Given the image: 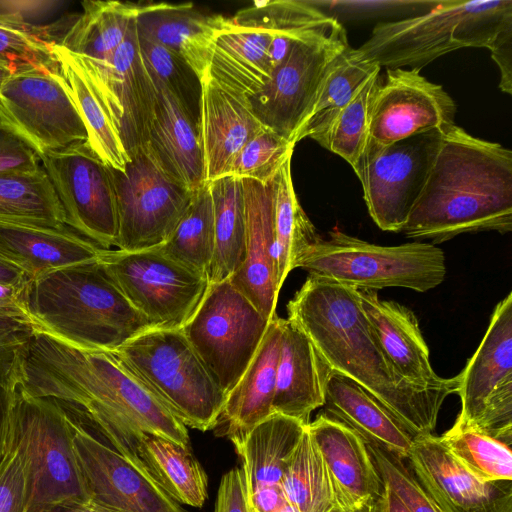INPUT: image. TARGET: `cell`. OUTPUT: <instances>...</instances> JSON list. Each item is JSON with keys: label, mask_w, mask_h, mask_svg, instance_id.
Masks as SVG:
<instances>
[{"label": "cell", "mask_w": 512, "mask_h": 512, "mask_svg": "<svg viewBox=\"0 0 512 512\" xmlns=\"http://www.w3.org/2000/svg\"><path fill=\"white\" fill-rule=\"evenodd\" d=\"M41 166L39 155L20 137L0 124V173Z\"/></svg>", "instance_id": "cell-51"}, {"label": "cell", "mask_w": 512, "mask_h": 512, "mask_svg": "<svg viewBox=\"0 0 512 512\" xmlns=\"http://www.w3.org/2000/svg\"><path fill=\"white\" fill-rule=\"evenodd\" d=\"M440 438L455 459L478 480L512 481L511 446L482 432L456 425Z\"/></svg>", "instance_id": "cell-43"}, {"label": "cell", "mask_w": 512, "mask_h": 512, "mask_svg": "<svg viewBox=\"0 0 512 512\" xmlns=\"http://www.w3.org/2000/svg\"><path fill=\"white\" fill-rule=\"evenodd\" d=\"M331 372L303 330L291 319H283L273 413L308 425L311 413L324 405Z\"/></svg>", "instance_id": "cell-28"}, {"label": "cell", "mask_w": 512, "mask_h": 512, "mask_svg": "<svg viewBox=\"0 0 512 512\" xmlns=\"http://www.w3.org/2000/svg\"><path fill=\"white\" fill-rule=\"evenodd\" d=\"M274 36L223 17L214 34L203 77L248 103L275 69L270 53Z\"/></svg>", "instance_id": "cell-25"}, {"label": "cell", "mask_w": 512, "mask_h": 512, "mask_svg": "<svg viewBox=\"0 0 512 512\" xmlns=\"http://www.w3.org/2000/svg\"><path fill=\"white\" fill-rule=\"evenodd\" d=\"M60 512H114L107 507L89 499L85 502L70 506Z\"/></svg>", "instance_id": "cell-57"}, {"label": "cell", "mask_w": 512, "mask_h": 512, "mask_svg": "<svg viewBox=\"0 0 512 512\" xmlns=\"http://www.w3.org/2000/svg\"><path fill=\"white\" fill-rule=\"evenodd\" d=\"M348 46L346 31L339 22L297 40L266 85L248 99L256 119L296 145L295 136L328 67Z\"/></svg>", "instance_id": "cell-13"}, {"label": "cell", "mask_w": 512, "mask_h": 512, "mask_svg": "<svg viewBox=\"0 0 512 512\" xmlns=\"http://www.w3.org/2000/svg\"><path fill=\"white\" fill-rule=\"evenodd\" d=\"M245 204V259L230 278L269 321L276 316L277 286L274 178L267 183L242 179Z\"/></svg>", "instance_id": "cell-21"}, {"label": "cell", "mask_w": 512, "mask_h": 512, "mask_svg": "<svg viewBox=\"0 0 512 512\" xmlns=\"http://www.w3.org/2000/svg\"><path fill=\"white\" fill-rule=\"evenodd\" d=\"M379 77V72L370 77L317 142L347 161L356 174L367 144L370 99Z\"/></svg>", "instance_id": "cell-45"}, {"label": "cell", "mask_w": 512, "mask_h": 512, "mask_svg": "<svg viewBox=\"0 0 512 512\" xmlns=\"http://www.w3.org/2000/svg\"><path fill=\"white\" fill-rule=\"evenodd\" d=\"M112 353L186 427H215L225 395L182 329L146 330Z\"/></svg>", "instance_id": "cell-8"}, {"label": "cell", "mask_w": 512, "mask_h": 512, "mask_svg": "<svg viewBox=\"0 0 512 512\" xmlns=\"http://www.w3.org/2000/svg\"><path fill=\"white\" fill-rule=\"evenodd\" d=\"M362 308L397 374L420 389L457 392L458 375L443 378L430 362L428 346L415 314L393 300H381L377 291L358 289Z\"/></svg>", "instance_id": "cell-22"}, {"label": "cell", "mask_w": 512, "mask_h": 512, "mask_svg": "<svg viewBox=\"0 0 512 512\" xmlns=\"http://www.w3.org/2000/svg\"><path fill=\"white\" fill-rule=\"evenodd\" d=\"M15 386L0 380V464L9 447Z\"/></svg>", "instance_id": "cell-53"}, {"label": "cell", "mask_w": 512, "mask_h": 512, "mask_svg": "<svg viewBox=\"0 0 512 512\" xmlns=\"http://www.w3.org/2000/svg\"><path fill=\"white\" fill-rule=\"evenodd\" d=\"M281 488L286 503L296 512H341L329 470L308 425L287 462Z\"/></svg>", "instance_id": "cell-38"}, {"label": "cell", "mask_w": 512, "mask_h": 512, "mask_svg": "<svg viewBox=\"0 0 512 512\" xmlns=\"http://www.w3.org/2000/svg\"><path fill=\"white\" fill-rule=\"evenodd\" d=\"M454 423L512 443V293L495 307L477 350L458 374Z\"/></svg>", "instance_id": "cell-11"}, {"label": "cell", "mask_w": 512, "mask_h": 512, "mask_svg": "<svg viewBox=\"0 0 512 512\" xmlns=\"http://www.w3.org/2000/svg\"><path fill=\"white\" fill-rule=\"evenodd\" d=\"M25 309L38 331L89 351L113 352L152 329L98 259L30 280Z\"/></svg>", "instance_id": "cell-4"}, {"label": "cell", "mask_w": 512, "mask_h": 512, "mask_svg": "<svg viewBox=\"0 0 512 512\" xmlns=\"http://www.w3.org/2000/svg\"><path fill=\"white\" fill-rule=\"evenodd\" d=\"M110 169L118 212L115 246L123 251L159 247L176 228L195 191L164 174L146 146L129 156L123 170Z\"/></svg>", "instance_id": "cell-12"}, {"label": "cell", "mask_w": 512, "mask_h": 512, "mask_svg": "<svg viewBox=\"0 0 512 512\" xmlns=\"http://www.w3.org/2000/svg\"><path fill=\"white\" fill-rule=\"evenodd\" d=\"M73 57L104 108L128 157L145 147L154 115L156 88L139 53L135 17L123 43L107 60Z\"/></svg>", "instance_id": "cell-17"}, {"label": "cell", "mask_w": 512, "mask_h": 512, "mask_svg": "<svg viewBox=\"0 0 512 512\" xmlns=\"http://www.w3.org/2000/svg\"><path fill=\"white\" fill-rule=\"evenodd\" d=\"M269 322L227 279L209 283L182 331L226 395L248 368Z\"/></svg>", "instance_id": "cell-9"}, {"label": "cell", "mask_w": 512, "mask_h": 512, "mask_svg": "<svg viewBox=\"0 0 512 512\" xmlns=\"http://www.w3.org/2000/svg\"><path fill=\"white\" fill-rule=\"evenodd\" d=\"M381 67L350 45L328 67L314 101L302 122L295 143L311 138L318 142L338 114Z\"/></svg>", "instance_id": "cell-33"}, {"label": "cell", "mask_w": 512, "mask_h": 512, "mask_svg": "<svg viewBox=\"0 0 512 512\" xmlns=\"http://www.w3.org/2000/svg\"><path fill=\"white\" fill-rule=\"evenodd\" d=\"M199 128L204 155L205 182L227 176L242 147L263 125L248 103L210 79H201Z\"/></svg>", "instance_id": "cell-29"}, {"label": "cell", "mask_w": 512, "mask_h": 512, "mask_svg": "<svg viewBox=\"0 0 512 512\" xmlns=\"http://www.w3.org/2000/svg\"><path fill=\"white\" fill-rule=\"evenodd\" d=\"M292 158V157H291ZM291 158L274 177L277 286L281 289L302 254L320 237L302 209L292 182Z\"/></svg>", "instance_id": "cell-40"}, {"label": "cell", "mask_w": 512, "mask_h": 512, "mask_svg": "<svg viewBox=\"0 0 512 512\" xmlns=\"http://www.w3.org/2000/svg\"><path fill=\"white\" fill-rule=\"evenodd\" d=\"M0 124L38 155L87 142V132L61 72L11 74L0 87Z\"/></svg>", "instance_id": "cell-14"}, {"label": "cell", "mask_w": 512, "mask_h": 512, "mask_svg": "<svg viewBox=\"0 0 512 512\" xmlns=\"http://www.w3.org/2000/svg\"><path fill=\"white\" fill-rule=\"evenodd\" d=\"M308 429L327 465L341 511L375 502L383 484L363 438L323 413Z\"/></svg>", "instance_id": "cell-27"}, {"label": "cell", "mask_w": 512, "mask_h": 512, "mask_svg": "<svg viewBox=\"0 0 512 512\" xmlns=\"http://www.w3.org/2000/svg\"><path fill=\"white\" fill-rule=\"evenodd\" d=\"M26 506L24 455L10 432L9 447L0 464V512H26Z\"/></svg>", "instance_id": "cell-49"}, {"label": "cell", "mask_w": 512, "mask_h": 512, "mask_svg": "<svg viewBox=\"0 0 512 512\" xmlns=\"http://www.w3.org/2000/svg\"><path fill=\"white\" fill-rule=\"evenodd\" d=\"M11 435L24 455L26 512H60L89 500L73 444V419L57 401L15 386Z\"/></svg>", "instance_id": "cell-6"}, {"label": "cell", "mask_w": 512, "mask_h": 512, "mask_svg": "<svg viewBox=\"0 0 512 512\" xmlns=\"http://www.w3.org/2000/svg\"><path fill=\"white\" fill-rule=\"evenodd\" d=\"M444 130L395 142L366 161L357 175L369 215L383 231L401 232L441 144Z\"/></svg>", "instance_id": "cell-18"}, {"label": "cell", "mask_w": 512, "mask_h": 512, "mask_svg": "<svg viewBox=\"0 0 512 512\" xmlns=\"http://www.w3.org/2000/svg\"><path fill=\"white\" fill-rule=\"evenodd\" d=\"M375 504H376V501L375 502H368V503H365V504H363L360 507H357L355 509L347 510V511H341V512H376Z\"/></svg>", "instance_id": "cell-58"}, {"label": "cell", "mask_w": 512, "mask_h": 512, "mask_svg": "<svg viewBox=\"0 0 512 512\" xmlns=\"http://www.w3.org/2000/svg\"><path fill=\"white\" fill-rule=\"evenodd\" d=\"M64 213L65 226L104 249L115 246L118 212L111 169L87 142L40 157Z\"/></svg>", "instance_id": "cell-15"}, {"label": "cell", "mask_w": 512, "mask_h": 512, "mask_svg": "<svg viewBox=\"0 0 512 512\" xmlns=\"http://www.w3.org/2000/svg\"><path fill=\"white\" fill-rule=\"evenodd\" d=\"M31 368L42 397L105 411L138 432L190 449L187 427L112 352L83 350L42 334L32 350Z\"/></svg>", "instance_id": "cell-3"}, {"label": "cell", "mask_w": 512, "mask_h": 512, "mask_svg": "<svg viewBox=\"0 0 512 512\" xmlns=\"http://www.w3.org/2000/svg\"><path fill=\"white\" fill-rule=\"evenodd\" d=\"M457 106L439 84L420 71L386 69L373 89L369 105L368 139L358 175L366 161L383 148L431 130H445L455 123Z\"/></svg>", "instance_id": "cell-16"}, {"label": "cell", "mask_w": 512, "mask_h": 512, "mask_svg": "<svg viewBox=\"0 0 512 512\" xmlns=\"http://www.w3.org/2000/svg\"><path fill=\"white\" fill-rule=\"evenodd\" d=\"M306 426L273 413L255 426L236 449L242 461L249 512H280L287 505L281 482Z\"/></svg>", "instance_id": "cell-23"}, {"label": "cell", "mask_w": 512, "mask_h": 512, "mask_svg": "<svg viewBox=\"0 0 512 512\" xmlns=\"http://www.w3.org/2000/svg\"><path fill=\"white\" fill-rule=\"evenodd\" d=\"M138 452L149 474L178 503L195 508L205 504L208 478L191 449L158 435L141 433Z\"/></svg>", "instance_id": "cell-34"}, {"label": "cell", "mask_w": 512, "mask_h": 512, "mask_svg": "<svg viewBox=\"0 0 512 512\" xmlns=\"http://www.w3.org/2000/svg\"><path fill=\"white\" fill-rule=\"evenodd\" d=\"M11 74H13V71L6 65L0 63V87Z\"/></svg>", "instance_id": "cell-59"}, {"label": "cell", "mask_w": 512, "mask_h": 512, "mask_svg": "<svg viewBox=\"0 0 512 512\" xmlns=\"http://www.w3.org/2000/svg\"><path fill=\"white\" fill-rule=\"evenodd\" d=\"M138 46L153 83L167 89L199 122L202 84L195 71L182 57L159 44L138 36Z\"/></svg>", "instance_id": "cell-46"}, {"label": "cell", "mask_w": 512, "mask_h": 512, "mask_svg": "<svg viewBox=\"0 0 512 512\" xmlns=\"http://www.w3.org/2000/svg\"><path fill=\"white\" fill-rule=\"evenodd\" d=\"M101 247L67 226L60 228L0 223V256L30 280L98 258Z\"/></svg>", "instance_id": "cell-31"}, {"label": "cell", "mask_w": 512, "mask_h": 512, "mask_svg": "<svg viewBox=\"0 0 512 512\" xmlns=\"http://www.w3.org/2000/svg\"><path fill=\"white\" fill-rule=\"evenodd\" d=\"M230 19L237 25L293 39H302L338 22L313 2L298 0L255 1Z\"/></svg>", "instance_id": "cell-42"}, {"label": "cell", "mask_w": 512, "mask_h": 512, "mask_svg": "<svg viewBox=\"0 0 512 512\" xmlns=\"http://www.w3.org/2000/svg\"><path fill=\"white\" fill-rule=\"evenodd\" d=\"M0 223L65 226L62 206L42 166L0 173Z\"/></svg>", "instance_id": "cell-37"}, {"label": "cell", "mask_w": 512, "mask_h": 512, "mask_svg": "<svg viewBox=\"0 0 512 512\" xmlns=\"http://www.w3.org/2000/svg\"><path fill=\"white\" fill-rule=\"evenodd\" d=\"M296 268L356 289L403 287L427 292L445 279L447 267L441 248L414 241L382 246L338 229L319 237L299 258Z\"/></svg>", "instance_id": "cell-7"}, {"label": "cell", "mask_w": 512, "mask_h": 512, "mask_svg": "<svg viewBox=\"0 0 512 512\" xmlns=\"http://www.w3.org/2000/svg\"><path fill=\"white\" fill-rule=\"evenodd\" d=\"M97 259L152 328L182 329L209 285L206 275L157 247L139 251L100 248Z\"/></svg>", "instance_id": "cell-10"}, {"label": "cell", "mask_w": 512, "mask_h": 512, "mask_svg": "<svg viewBox=\"0 0 512 512\" xmlns=\"http://www.w3.org/2000/svg\"><path fill=\"white\" fill-rule=\"evenodd\" d=\"M157 248L180 264L208 277L215 250L214 213L209 183L195 191L176 228Z\"/></svg>", "instance_id": "cell-41"}, {"label": "cell", "mask_w": 512, "mask_h": 512, "mask_svg": "<svg viewBox=\"0 0 512 512\" xmlns=\"http://www.w3.org/2000/svg\"><path fill=\"white\" fill-rule=\"evenodd\" d=\"M375 507L376 512H409L384 484Z\"/></svg>", "instance_id": "cell-56"}, {"label": "cell", "mask_w": 512, "mask_h": 512, "mask_svg": "<svg viewBox=\"0 0 512 512\" xmlns=\"http://www.w3.org/2000/svg\"><path fill=\"white\" fill-rule=\"evenodd\" d=\"M288 318L308 336L332 371L372 394L415 438L432 434L450 390L404 381L384 353L358 289L309 275L287 304Z\"/></svg>", "instance_id": "cell-1"}, {"label": "cell", "mask_w": 512, "mask_h": 512, "mask_svg": "<svg viewBox=\"0 0 512 512\" xmlns=\"http://www.w3.org/2000/svg\"><path fill=\"white\" fill-rule=\"evenodd\" d=\"M295 145L263 126L240 150L228 175L261 183L272 180L285 161L292 157Z\"/></svg>", "instance_id": "cell-47"}, {"label": "cell", "mask_w": 512, "mask_h": 512, "mask_svg": "<svg viewBox=\"0 0 512 512\" xmlns=\"http://www.w3.org/2000/svg\"><path fill=\"white\" fill-rule=\"evenodd\" d=\"M323 414L358 433L366 444L406 459L414 437L367 390L332 371L325 386Z\"/></svg>", "instance_id": "cell-32"}, {"label": "cell", "mask_w": 512, "mask_h": 512, "mask_svg": "<svg viewBox=\"0 0 512 512\" xmlns=\"http://www.w3.org/2000/svg\"><path fill=\"white\" fill-rule=\"evenodd\" d=\"M214 512H249L245 476L241 467H234L222 476Z\"/></svg>", "instance_id": "cell-52"}, {"label": "cell", "mask_w": 512, "mask_h": 512, "mask_svg": "<svg viewBox=\"0 0 512 512\" xmlns=\"http://www.w3.org/2000/svg\"><path fill=\"white\" fill-rule=\"evenodd\" d=\"M375 469L384 485L409 512H444L421 485L405 459L367 444Z\"/></svg>", "instance_id": "cell-48"}, {"label": "cell", "mask_w": 512, "mask_h": 512, "mask_svg": "<svg viewBox=\"0 0 512 512\" xmlns=\"http://www.w3.org/2000/svg\"><path fill=\"white\" fill-rule=\"evenodd\" d=\"M25 290L26 286L0 283V315L29 319L25 309Z\"/></svg>", "instance_id": "cell-54"}, {"label": "cell", "mask_w": 512, "mask_h": 512, "mask_svg": "<svg viewBox=\"0 0 512 512\" xmlns=\"http://www.w3.org/2000/svg\"><path fill=\"white\" fill-rule=\"evenodd\" d=\"M30 278L20 268L0 256V283L17 287L27 286Z\"/></svg>", "instance_id": "cell-55"}, {"label": "cell", "mask_w": 512, "mask_h": 512, "mask_svg": "<svg viewBox=\"0 0 512 512\" xmlns=\"http://www.w3.org/2000/svg\"><path fill=\"white\" fill-rule=\"evenodd\" d=\"M510 40L511 0H448L416 16L378 23L356 49L380 67L421 71L452 51L473 47L492 52Z\"/></svg>", "instance_id": "cell-5"}, {"label": "cell", "mask_w": 512, "mask_h": 512, "mask_svg": "<svg viewBox=\"0 0 512 512\" xmlns=\"http://www.w3.org/2000/svg\"><path fill=\"white\" fill-rule=\"evenodd\" d=\"M54 54L87 132V143L109 167L123 170L129 157L73 55L55 40Z\"/></svg>", "instance_id": "cell-39"}, {"label": "cell", "mask_w": 512, "mask_h": 512, "mask_svg": "<svg viewBox=\"0 0 512 512\" xmlns=\"http://www.w3.org/2000/svg\"><path fill=\"white\" fill-rule=\"evenodd\" d=\"M512 230V151L453 124L402 233L432 244L463 233Z\"/></svg>", "instance_id": "cell-2"}, {"label": "cell", "mask_w": 512, "mask_h": 512, "mask_svg": "<svg viewBox=\"0 0 512 512\" xmlns=\"http://www.w3.org/2000/svg\"><path fill=\"white\" fill-rule=\"evenodd\" d=\"M82 8V13L56 42L75 56L105 61L123 43L137 4L86 0Z\"/></svg>", "instance_id": "cell-35"}, {"label": "cell", "mask_w": 512, "mask_h": 512, "mask_svg": "<svg viewBox=\"0 0 512 512\" xmlns=\"http://www.w3.org/2000/svg\"><path fill=\"white\" fill-rule=\"evenodd\" d=\"M222 19L203 14L192 3H150L137 4L135 23L140 38L178 54L202 79Z\"/></svg>", "instance_id": "cell-30"}, {"label": "cell", "mask_w": 512, "mask_h": 512, "mask_svg": "<svg viewBox=\"0 0 512 512\" xmlns=\"http://www.w3.org/2000/svg\"><path fill=\"white\" fill-rule=\"evenodd\" d=\"M72 419L74 450L91 500L114 512H188L153 477Z\"/></svg>", "instance_id": "cell-19"}, {"label": "cell", "mask_w": 512, "mask_h": 512, "mask_svg": "<svg viewBox=\"0 0 512 512\" xmlns=\"http://www.w3.org/2000/svg\"><path fill=\"white\" fill-rule=\"evenodd\" d=\"M54 43L42 27L16 14L0 13V63L13 73L33 69L59 73Z\"/></svg>", "instance_id": "cell-44"}, {"label": "cell", "mask_w": 512, "mask_h": 512, "mask_svg": "<svg viewBox=\"0 0 512 512\" xmlns=\"http://www.w3.org/2000/svg\"><path fill=\"white\" fill-rule=\"evenodd\" d=\"M29 319L0 315V380L16 385V366L21 351L36 332Z\"/></svg>", "instance_id": "cell-50"}, {"label": "cell", "mask_w": 512, "mask_h": 512, "mask_svg": "<svg viewBox=\"0 0 512 512\" xmlns=\"http://www.w3.org/2000/svg\"><path fill=\"white\" fill-rule=\"evenodd\" d=\"M405 460L444 512H512V481L478 480L455 459L440 437H415Z\"/></svg>", "instance_id": "cell-20"}, {"label": "cell", "mask_w": 512, "mask_h": 512, "mask_svg": "<svg viewBox=\"0 0 512 512\" xmlns=\"http://www.w3.org/2000/svg\"><path fill=\"white\" fill-rule=\"evenodd\" d=\"M154 85L156 100L146 148L164 174L194 192L206 183L199 122L167 89Z\"/></svg>", "instance_id": "cell-26"}, {"label": "cell", "mask_w": 512, "mask_h": 512, "mask_svg": "<svg viewBox=\"0 0 512 512\" xmlns=\"http://www.w3.org/2000/svg\"><path fill=\"white\" fill-rule=\"evenodd\" d=\"M213 202L215 250L209 283L230 279L245 259V204L242 179L227 175L209 182Z\"/></svg>", "instance_id": "cell-36"}, {"label": "cell", "mask_w": 512, "mask_h": 512, "mask_svg": "<svg viewBox=\"0 0 512 512\" xmlns=\"http://www.w3.org/2000/svg\"><path fill=\"white\" fill-rule=\"evenodd\" d=\"M283 318L269 322L264 338L248 368L225 395L223 407L213 430L227 437L238 449L251 430L273 414Z\"/></svg>", "instance_id": "cell-24"}]
</instances>
